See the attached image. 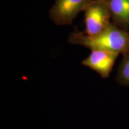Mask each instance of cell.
<instances>
[{
	"label": "cell",
	"mask_w": 129,
	"mask_h": 129,
	"mask_svg": "<svg viewBox=\"0 0 129 129\" xmlns=\"http://www.w3.org/2000/svg\"><path fill=\"white\" fill-rule=\"evenodd\" d=\"M69 43L92 50H102L117 53L129 52V33L112 22L99 34L88 36L78 30L71 34Z\"/></svg>",
	"instance_id": "1"
},
{
	"label": "cell",
	"mask_w": 129,
	"mask_h": 129,
	"mask_svg": "<svg viewBox=\"0 0 129 129\" xmlns=\"http://www.w3.org/2000/svg\"><path fill=\"white\" fill-rule=\"evenodd\" d=\"M85 30L88 36H94L105 30L111 22L110 13L105 0H91L85 6Z\"/></svg>",
	"instance_id": "2"
},
{
	"label": "cell",
	"mask_w": 129,
	"mask_h": 129,
	"mask_svg": "<svg viewBox=\"0 0 129 129\" xmlns=\"http://www.w3.org/2000/svg\"><path fill=\"white\" fill-rule=\"evenodd\" d=\"M91 0H55L50 9L49 16L56 25H71L79 13Z\"/></svg>",
	"instance_id": "3"
},
{
	"label": "cell",
	"mask_w": 129,
	"mask_h": 129,
	"mask_svg": "<svg viewBox=\"0 0 129 129\" xmlns=\"http://www.w3.org/2000/svg\"><path fill=\"white\" fill-rule=\"evenodd\" d=\"M119 53L92 50L88 57L82 63L98 72L104 78H108Z\"/></svg>",
	"instance_id": "4"
},
{
	"label": "cell",
	"mask_w": 129,
	"mask_h": 129,
	"mask_svg": "<svg viewBox=\"0 0 129 129\" xmlns=\"http://www.w3.org/2000/svg\"><path fill=\"white\" fill-rule=\"evenodd\" d=\"M111 18L118 27L129 30V0H105Z\"/></svg>",
	"instance_id": "5"
},
{
	"label": "cell",
	"mask_w": 129,
	"mask_h": 129,
	"mask_svg": "<svg viewBox=\"0 0 129 129\" xmlns=\"http://www.w3.org/2000/svg\"><path fill=\"white\" fill-rule=\"evenodd\" d=\"M122 56L118 69L117 81L121 85L129 87V52L123 53Z\"/></svg>",
	"instance_id": "6"
}]
</instances>
